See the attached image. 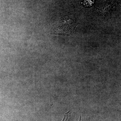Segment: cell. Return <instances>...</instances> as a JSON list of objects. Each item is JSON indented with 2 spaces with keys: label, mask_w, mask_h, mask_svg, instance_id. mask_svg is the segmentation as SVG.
<instances>
[{
  "label": "cell",
  "mask_w": 121,
  "mask_h": 121,
  "mask_svg": "<svg viewBox=\"0 0 121 121\" xmlns=\"http://www.w3.org/2000/svg\"><path fill=\"white\" fill-rule=\"evenodd\" d=\"M77 22L72 17H66L62 19L52 29L53 34L59 35H69L74 31Z\"/></svg>",
  "instance_id": "cell-1"
},
{
  "label": "cell",
  "mask_w": 121,
  "mask_h": 121,
  "mask_svg": "<svg viewBox=\"0 0 121 121\" xmlns=\"http://www.w3.org/2000/svg\"><path fill=\"white\" fill-rule=\"evenodd\" d=\"M94 0H84L83 4L85 7H91L94 4Z\"/></svg>",
  "instance_id": "cell-2"
},
{
  "label": "cell",
  "mask_w": 121,
  "mask_h": 121,
  "mask_svg": "<svg viewBox=\"0 0 121 121\" xmlns=\"http://www.w3.org/2000/svg\"><path fill=\"white\" fill-rule=\"evenodd\" d=\"M71 114V112L70 111L67 112L65 113L64 118H63L62 121H69Z\"/></svg>",
  "instance_id": "cell-3"
},
{
  "label": "cell",
  "mask_w": 121,
  "mask_h": 121,
  "mask_svg": "<svg viewBox=\"0 0 121 121\" xmlns=\"http://www.w3.org/2000/svg\"><path fill=\"white\" fill-rule=\"evenodd\" d=\"M79 121H83V119L82 114L81 113V112L80 113V118H79Z\"/></svg>",
  "instance_id": "cell-4"
}]
</instances>
